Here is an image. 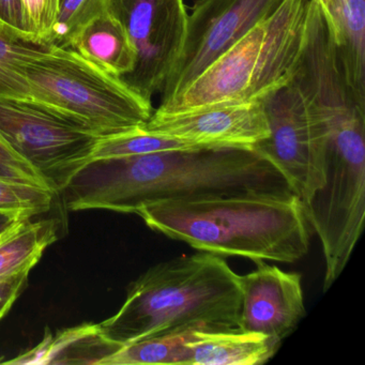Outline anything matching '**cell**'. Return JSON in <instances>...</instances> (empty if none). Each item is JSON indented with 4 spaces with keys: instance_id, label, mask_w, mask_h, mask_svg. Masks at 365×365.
Returning a JSON list of instances; mask_svg holds the SVG:
<instances>
[{
    "instance_id": "cell-24",
    "label": "cell",
    "mask_w": 365,
    "mask_h": 365,
    "mask_svg": "<svg viewBox=\"0 0 365 365\" xmlns=\"http://www.w3.org/2000/svg\"><path fill=\"white\" fill-rule=\"evenodd\" d=\"M0 31L12 39L29 43L22 0H0Z\"/></svg>"
},
{
    "instance_id": "cell-8",
    "label": "cell",
    "mask_w": 365,
    "mask_h": 365,
    "mask_svg": "<svg viewBox=\"0 0 365 365\" xmlns=\"http://www.w3.org/2000/svg\"><path fill=\"white\" fill-rule=\"evenodd\" d=\"M129 35L135 67L123 80L145 99L162 93L180 56L189 14L185 0H110Z\"/></svg>"
},
{
    "instance_id": "cell-28",
    "label": "cell",
    "mask_w": 365,
    "mask_h": 365,
    "mask_svg": "<svg viewBox=\"0 0 365 365\" xmlns=\"http://www.w3.org/2000/svg\"><path fill=\"white\" fill-rule=\"evenodd\" d=\"M1 33H3V31H1ZM3 34H4V33H3Z\"/></svg>"
},
{
    "instance_id": "cell-23",
    "label": "cell",
    "mask_w": 365,
    "mask_h": 365,
    "mask_svg": "<svg viewBox=\"0 0 365 365\" xmlns=\"http://www.w3.org/2000/svg\"><path fill=\"white\" fill-rule=\"evenodd\" d=\"M0 175L29 183V185H39L53 191L41 173L22 155L14 150L1 135H0Z\"/></svg>"
},
{
    "instance_id": "cell-7",
    "label": "cell",
    "mask_w": 365,
    "mask_h": 365,
    "mask_svg": "<svg viewBox=\"0 0 365 365\" xmlns=\"http://www.w3.org/2000/svg\"><path fill=\"white\" fill-rule=\"evenodd\" d=\"M260 102L269 135L252 149L282 173L305 208L324 183L326 127L292 80Z\"/></svg>"
},
{
    "instance_id": "cell-12",
    "label": "cell",
    "mask_w": 365,
    "mask_h": 365,
    "mask_svg": "<svg viewBox=\"0 0 365 365\" xmlns=\"http://www.w3.org/2000/svg\"><path fill=\"white\" fill-rule=\"evenodd\" d=\"M123 346L110 341L99 324H83L46 332L33 349L5 361L7 364H100L103 359Z\"/></svg>"
},
{
    "instance_id": "cell-16",
    "label": "cell",
    "mask_w": 365,
    "mask_h": 365,
    "mask_svg": "<svg viewBox=\"0 0 365 365\" xmlns=\"http://www.w3.org/2000/svg\"><path fill=\"white\" fill-rule=\"evenodd\" d=\"M56 219L14 221L0 232V277L33 269L58 239Z\"/></svg>"
},
{
    "instance_id": "cell-4",
    "label": "cell",
    "mask_w": 365,
    "mask_h": 365,
    "mask_svg": "<svg viewBox=\"0 0 365 365\" xmlns=\"http://www.w3.org/2000/svg\"><path fill=\"white\" fill-rule=\"evenodd\" d=\"M309 0H284L274 14L215 59L158 112L257 101L289 82L304 38Z\"/></svg>"
},
{
    "instance_id": "cell-20",
    "label": "cell",
    "mask_w": 365,
    "mask_h": 365,
    "mask_svg": "<svg viewBox=\"0 0 365 365\" xmlns=\"http://www.w3.org/2000/svg\"><path fill=\"white\" fill-rule=\"evenodd\" d=\"M56 194L0 175V215L11 221L33 219L52 208Z\"/></svg>"
},
{
    "instance_id": "cell-18",
    "label": "cell",
    "mask_w": 365,
    "mask_h": 365,
    "mask_svg": "<svg viewBox=\"0 0 365 365\" xmlns=\"http://www.w3.org/2000/svg\"><path fill=\"white\" fill-rule=\"evenodd\" d=\"M204 145L193 144L170 136L153 133L144 128L102 136L96 145L91 161L112 158L134 157L165 150L196 148Z\"/></svg>"
},
{
    "instance_id": "cell-14",
    "label": "cell",
    "mask_w": 365,
    "mask_h": 365,
    "mask_svg": "<svg viewBox=\"0 0 365 365\" xmlns=\"http://www.w3.org/2000/svg\"><path fill=\"white\" fill-rule=\"evenodd\" d=\"M69 48L118 78H125L135 67L133 44L112 7L87 23L76 34Z\"/></svg>"
},
{
    "instance_id": "cell-26",
    "label": "cell",
    "mask_w": 365,
    "mask_h": 365,
    "mask_svg": "<svg viewBox=\"0 0 365 365\" xmlns=\"http://www.w3.org/2000/svg\"><path fill=\"white\" fill-rule=\"evenodd\" d=\"M314 1L319 6L324 16H328L329 9H330L333 0H314Z\"/></svg>"
},
{
    "instance_id": "cell-2",
    "label": "cell",
    "mask_w": 365,
    "mask_h": 365,
    "mask_svg": "<svg viewBox=\"0 0 365 365\" xmlns=\"http://www.w3.org/2000/svg\"><path fill=\"white\" fill-rule=\"evenodd\" d=\"M240 307V275L225 258L202 252L151 267L99 326L110 341L125 346L187 329L235 330Z\"/></svg>"
},
{
    "instance_id": "cell-13",
    "label": "cell",
    "mask_w": 365,
    "mask_h": 365,
    "mask_svg": "<svg viewBox=\"0 0 365 365\" xmlns=\"http://www.w3.org/2000/svg\"><path fill=\"white\" fill-rule=\"evenodd\" d=\"M282 341L256 333L195 331L187 343V365H258L268 362Z\"/></svg>"
},
{
    "instance_id": "cell-1",
    "label": "cell",
    "mask_w": 365,
    "mask_h": 365,
    "mask_svg": "<svg viewBox=\"0 0 365 365\" xmlns=\"http://www.w3.org/2000/svg\"><path fill=\"white\" fill-rule=\"evenodd\" d=\"M59 194L70 211L97 209L134 215L144 207L165 202L297 196L268 160L254 149L236 146L93 160Z\"/></svg>"
},
{
    "instance_id": "cell-6",
    "label": "cell",
    "mask_w": 365,
    "mask_h": 365,
    "mask_svg": "<svg viewBox=\"0 0 365 365\" xmlns=\"http://www.w3.org/2000/svg\"><path fill=\"white\" fill-rule=\"evenodd\" d=\"M0 135L59 194L89 163L99 134L33 99L0 97Z\"/></svg>"
},
{
    "instance_id": "cell-21",
    "label": "cell",
    "mask_w": 365,
    "mask_h": 365,
    "mask_svg": "<svg viewBox=\"0 0 365 365\" xmlns=\"http://www.w3.org/2000/svg\"><path fill=\"white\" fill-rule=\"evenodd\" d=\"M110 7V0H61L50 46L69 48L76 34Z\"/></svg>"
},
{
    "instance_id": "cell-25",
    "label": "cell",
    "mask_w": 365,
    "mask_h": 365,
    "mask_svg": "<svg viewBox=\"0 0 365 365\" xmlns=\"http://www.w3.org/2000/svg\"><path fill=\"white\" fill-rule=\"evenodd\" d=\"M31 269L0 277V322L9 313L29 283Z\"/></svg>"
},
{
    "instance_id": "cell-19",
    "label": "cell",
    "mask_w": 365,
    "mask_h": 365,
    "mask_svg": "<svg viewBox=\"0 0 365 365\" xmlns=\"http://www.w3.org/2000/svg\"><path fill=\"white\" fill-rule=\"evenodd\" d=\"M48 48L12 39L0 31V97L33 99L24 68Z\"/></svg>"
},
{
    "instance_id": "cell-5",
    "label": "cell",
    "mask_w": 365,
    "mask_h": 365,
    "mask_svg": "<svg viewBox=\"0 0 365 365\" xmlns=\"http://www.w3.org/2000/svg\"><path fill=\"white\" fill-rule=\"evenodd\" d=\"M33 100L101 136L143 127L151 101L76 51L48 46L24 68Z\"/></svg>"
},
{
    "instance_id": "cell-9",
    "label": "cell",
    "mask_w": 365,
    "mask_h": 365,
    "mask_svg": "<svg viewBox=\"0 0 365 365\" xmlns=\"http://www.w3.org/2000/svg\"><path fill=\"white\" fill-rule=\"evenodd\" d=\"M284 0H197L187 18L180 56L162 91L161 104L185 91L215 59L274 14Z\"/></svg>"
},
{
    "instance_id": "cell-27",
    "label": "cell",
    "mask_w": 365,
    "mask_h": 365,
    "mask_svg": "<svg viewBox=\"0 0 365 365\" xmlns=\"http://www.w3.org/2000/svg\"><path fill=\"white\" fill-rule=\"evenodd\" d=\"M12 222L11 220L8 219V217H3V215H0V232L4 230V228L7 227L9 224H11Z\"/></svg>"
},
{
    "instance_id": "cell-11",
    "label": "cell",
    "mask_w": 365,
    "mask_h": 365,
    "mask_svg": "<svg viewBox=\"0 0 365 365\" xmlns=\"http://www.w3.org/2000/svg\"><path fill=\"white\" fill-rule=\"evenodd\" d=\"M240 275L241 307L238 329L282 341L305 317L301 274L258 262Z\"/></svg>"
},
{
    "instance_id": "cell-15",
    "label": "cell",
    "mask_w": 365,
    "mask_h": 365,
    "mask_svg": "<svg viewBox=\"0 0 365 365\" xmlns=\"http://www.w3.org/2000/svg\"><path fill=\"white\" fill-rule=\"evenodd\" d=\"M346 82L365 106V0H333L324 16Z\"/></svg>"
},
{
    "instance_id": "cell-17",
    "label": "cell",
    "mask_w": 365,
    "mask_h": 365,
    "mask_svg": "<svg viewBox=\"0 0 365 365\" xmlns=\"http://www.w3.org/2000/svg\"><path fill=\"white\" fill-rule=\"evenodd\" d=\"M200 329H187L123 346L99 365H187V343ZM204 331V330H202Z\"/></svg>"
},
{
    "instance_id": "cell-22",
    "label": "cell",
    "mask_w": 365,
    "mask_h": 365,
    "mask_svg": "<svg viewBox=\"0 0 365 365\" xmlns=\"http://www.w3.org/2000/svg\"><path fill=\"white\" fill-rule=\"evenodd\" d=\"M61 5V0H22L25 29L29 34V43L50 46Z\"/></svg>"
},
{
    "instance_id": "cell-10",
    "label": "cell",
    "mask_w": 365,
    "mask_h": 365,
    "mask_svg": "<svg viewBox=\"0 0 365 365\" xmlns=\"http://www.w3.org/2000/svg\"><path fill=\"white\" fill-rule=\"evenodd\" d=\"M143 128L153 133L204 146L252 148L269 135L260 100L215 104L179 113L155 110Z\"/></svg>"
},
{
    "instance_id": "cell-3",
    "label": "cell",
    "mask_w": 365,
    "mask_h": 365,
    "mask_svg": "<svg viewBox=\"0 0 365 365\" xmlns=\"http://www.w3.org/2000/svg\"><path fill=\"white\" fill-rule=\"evenodd\" d=\"M138 215L150 230L222 257L294 262L309 252L311 227L297 196L165 202Z\"/></svg>"
}]
</instances>
